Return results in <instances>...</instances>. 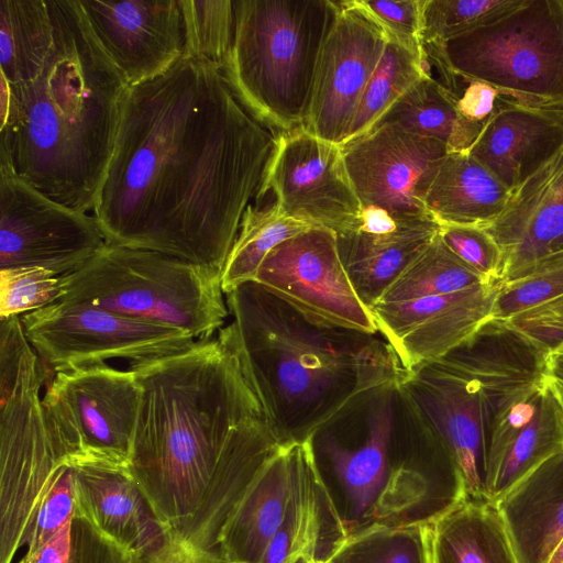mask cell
Returning <instances> with one entry per match:
<instances>
[{"mask_svg": "<svg viewBox=\"0 0 563 563\" xmlns=\"http://www.w3.org/2000/svg\"><path fill=\"white\" fill-rule=\"evenodd\" d=\"M183 563H225L217 556L200 553L191 549Z\"/></svg>", "mask_w": 563, "mask_h": 563, "instance_id": "obj_47", "label": "cell"}, {"mask_svg": "<svg viewBox=\"0 0 563 563\" xmlns=\"http://www.w3.org/2000/svg\"><path fill=\"white\" fill-rule=\"evenodd\" d=\"M341 148L362 209L407 223L435 221L424 201L450 153L443 142L385 123Z\"/></svg>", "mask_w": 563, "mask_h": 563, "instance_id": "obj_15", "label": "cell"}, {"mask_svg": "<svg viewBox=\"0 0 563 563\" xmlns=\"http://www.w3.org/2000/svg\"><path fill=\"white\" fill-rule=\"evenodd\" d=\"M184 55L224 68L234 36V1L179 0Z\"/></svg>", "mask_w": 563, "mask_h": 563, "instance_id": "obj_38", "label": "cell"}, {"mask_svg": "<svg viewBox=\"0 0 563 563\" xmlns=\"http://www.w3.org/2000/svg\"><path fill=\"white\" fill-rule=\"evenodd\" d=\"M44 364L19 316L0 319V563L27 544L38 507L63 463L42 406Z\"/></svg>", "mask_w": 563, "mask_h": 563, "instance_id": "obj_9", "label": "cell"}, {"mask_svg": "<svg viewBox=\"0 0 563 563\" xmlns=\"http://www.w3.org/2000/svg\"><path fill=\"white\" fill-rule=\"evenodd\" d=\"M135 554L98 530L86 517L73 519L45 545L26 552L19 563H142Z\"/></svg>", "mask_w": 563, "mask_h": 563, "instance_id": "obj_37", "label": "cell"}, {"mask_svg": "<svg viewBox=\"0 0 563 563\" xmlns=\"http://www.w3.org/2000/svg\"><path fill=\"white\" fill-rule=\"evenodd\" d=\"M430 563H520L495 504L465 499L428 523Z\"/></svg>", "mask_w": 563, "mask_h": 563, "instance_id": "obj_30", "label": "cell"}, {"mask_svg": "<svg viewBox=\"0 0 563 563\" xmlns=\"http://www.w3.org/2000/svg\"><path fill=\"white\" fill-rule=\"evenodd\" d=\"M353 413L351 431L333 422L311 438L347 538L377 527L428 525L466 499L460 472L412 418L399 383L373 390Z\"/></svg>", "mask_w": 563, "mask_h": 563, "instance_id": "obj_5", "label": "cell"}, {"mask_svg": "<svg viewBox=\"0 0 563 563\" xmlns=\"http://www.w3.org/2000/svg\"><path fill=\"white\" fill-rule=\"evenodd\" d=\"M58 301L84 303L212 339L229 317L221 273L161 252L106 244L62 275Z\"/></svg>", "mask_w": 563, "mask_h": 563, "instance_id": "obj_8", "label": "cell"}, {"mask_svg": "<svg viewBox=\"0 0 563 563\" xmlns=\"http://www.w3.org/2000/svg\"><path fill=\"white\" fill-rule=\"evenodd\" d=\"M542 365L504 397L489 423L485 486L493 504L563 453V410Z\"/></svg>", "mask_w": 563, "mask_h": 563, "instance_id": "obj_18", "label": "cell"}, {"mask_svg": "<svg viewBox=\"0 0 563 563\" xmlns=\"http://www.w3.org/2000/svg\"><path fill=\"white\" fill-rule=\"evenodd\" d=\"M268 190L285 216L336 235L352 231L362 213L341 146L305 128L278 134Z\"/></svg>", "mask_w": 563, "mask_h": 563, "instance_id": "obj_16", "label": "cell"}, {"mask_svg": "<svg viewBox=\"0 0 563 563\" xmlns=\"http://www.w3.org/2000/svg\"><path fill=\"white\" fill-rule=\"evenodd\" d=\"M191 548L174 534L158 551L143 554L142 563H183Z\"/></svg>", "mask_w": 563, "mask_h": 563, "instance_id": "obj_46", "label": "cell"}, {"mask_svg": "<svg viewBox=\"0 0 563 563\" xmlns=\"http://www.w3.org/2000/svg\"><path fill=\"white\" fill-rule=\"evenodd\" d=\"M490 322L545 356L563 344V263L501 284Z\"/></svg>", "mask_w": 563, "mask_h": 563, "instance_id": "obj_27", "label": "cell"}, {"mask_svg": "<svg viewBox=\"0 0 563 563\" xmlns=\"http://www.w3.org/2000/svg\"><path fill=\"white\" fill-rule=\"evenodd\" d=\"M54 41L49 0H0V71L7 84L35 77L49 57Z\"/></svg>", "mask_w": 563, "mask_h": 563, "instance_id": "obj_32", "label": "cell"}, {"mask_svg": "<svg viewBox=\"0 0 563 563\" xmlns=\"http://www.w3.org/2000/svg\"><path fill=\"white\" fill-rule=\"evenodd\" d=\"M391 41L427 62L421 40L423 0H356Z\"/></svg>", "mask_w": 563, "mask_h": 563, "instance_id": "obj_41", "label": "cell"}, {"mask_svg": "<svg viewBox=\"0 0 563 563\" xmlns=\"http://www.w3.org/2000/svg\"><path fill=\"white\" fill-rule=\"evenodd\" d=\"M488 283L460 260L438 234L396 277L377 302L446 295ZM375 305V303H374Z\"/></svg>", "mask_w": 563, "mask_h": 563, "instance_id": "obj_34", "label": "cell"}, {"mask_svg": "<svg viewBox=\"0 0 563 563\" xmlns=\"http://www.w3.org/2000/svg\"><path fill=\"white\" fill-rule=\"evenodd\" d=\"M74 468L63 465L48 486L35 518L26 552L48 543L75 516Z\"/></svg>", "mask_w": 563, "mask_h": 563, "instance_id": "obj_43", "label": "cell"}, {"mask_svg": "<svg viewBox=\"0 0 563 563\" xmlns=\"http://www.w3.org/2000/svg\"><path fill=\"white\" fill-rule=\"evenodd\" d=\"M329 563H430L428 525L377 527L354 534Z\"/></svg>", "mask_w": 563, "mask_h": 563, "instance_id": "obj_36", "label": "cell"}, {"mask_svg": "<svg viewBox=\"0 0 563 563\" xmlns=\"http://www.w3.org/2000/svg\"><path fill=\"white\" fill-rule=\"evenodd\" d=\"M547 563H563V540L553 551Z\"/></svg>", "mask_w": 563, "mask_h": 563, "instance_id": "obj_48", "label": "cell"}, {"mask_svg": "<svg viewBox=\"0 0 563 563\" xmlns=\"http://www.w3.org/2000/svg\"><path fill=\"white\" fill-rule=\"evenodd\" d=\"M499 92L492 86L472 80L467 81L457 98V110L468 121L484 125L494 113Z\"/></svg>", "mask_w": 563, "mask_h": 563, "instance_id": "obj_44", "label": "cell"}, {"mask_svg": "<svg viewBox=\"0 0 563 563\" xmlns=\"http://www.w3.org/2000/svg\"><path fill=\"white\" fill-rule=\"evenodd\" d=\"M495 505L520 563H547L563 540V453L518 482Z\"/></svg>", "mask_w": 563, "mask_h": 563, "instance_id": "obj_26", "label": "cell"}, {"mask_svg": "<svg viewBox=\"0 0 563 563\" xmlns=\"http://www.w3.org/2000/svg\"><path fill=\"white\" fill-rule=\"evenodd\" d=\"M107 241L93 216L60 205L0 167V269L74 273Z\"/></svg>", "mask_w": 563, "mask_h": 563, "instance_id": "obj_14", "label": "cell"}, {"mask_svg": "<svg viewBox=\"0 0 563 563\" xmlns=\"http://www.w3.org/2000/svg\"><path fill=\"white\" fill-rule=\"evenodd\" d=\"M455 95L477 80L531 107H563V0H522L495 22L423 45Z\"/></svg>", "mask_w": 563, "mask_h": 563, "instance_id": "obj_10", "label": "cell"}, {"mask_svg": "<svg viewBox=\"0 0 563 563\" xmlns=\"http://www.w3.org/2000/svg\"><path fill=\"white\" fill-rule=\"evenodd\" d=\"M538 367V357L519 340L485 327L441 360L407 371L399 382L413 419L460 472L466 499L488 500L489 423L504 397Z\"/></svg>", "mask_w": 563, "mask_h": 563, "instance_id": "obj_6", "label": "cell"}, {"mask_svg": "<svg viewBox=\"0 0 563 563\" xmlns=\"http://www.w3.org/2000/svg\"><path fill=\"white\" fill-rule=\"evenodd\" d=\"M336 11L331 0L234 1V36L223 71L245 108L275 132L305 128Z\"/></svg>", "mask_w": 563, "mask_h": 563, "instance_id": "obj_7", "label": "cell"}, {"mask_svg": "<svg viewBox=\"0 0 563 563\" xmlns=\"http://www.w3.org/2000/svg\"><path fill=\"white\" fill-rule=\"evenodd\" d=\"M346 540L347 533L317 468L310 438L301 445L287 511L261 563H294L300 558L329 563Z\"/></svg>", "mask_w": 563, "mask_h": 563, "instance_id": "obj_24", "label": "cell"}, {"mask_svg": "<svg viewBox=\"0 0 563 563\" xmlns=\"http://www.w3.org/2000/svg\"><path fill=\"white\" fill-rule=\"evenodd\" d=\"M542 369L563 410V344L544 356Z\"/></svg>", "mask_w": 563, "mask_h": 563, "instance_id": "obj_45", "label": "cell"}, {"mask_svg": "<svg viewBox=\"0 0 563 563\" xmlns=\"http://www.w3.org/2000/svg\"><path fill=\"white\" fill-rule=\"evenodd\" d=\"M254 283L319 323L378 333L341 261L336 234L311 227L274 247Z\"/></svg>", "mask_w": 563, "mask_h": 563, "instance_id": "obj_13", "label": "cell"}, {"mask_svg": "<svg viewBox=\"0 0 563 563\" xmlns=\"http://www.w3.org/2000/svg\"><path fill=\"white\" fill-rule=\"evenodd\" d=\"M507 188L468 152H451L426 196V207L439 224L487 228L510 197Z\"/></svg>", "mask_w": 563, "mask_h": 563, "instance_id": "obj_28", "label": "cell"}, {"mask_svg": "<svg viewBox=\"0 0 563 563\" xmlns=\"http://www.w3.org/2000/svg\"><path fill=\"white\" fill-rule=\"evenodd\" d=\"M336 5L320 52L305 129L341 146L388 38L356 0L336 1Z\"/></svg>", "mask_w": 563, "mask_h": 563, "instance_id": "obj_17", "label": "cell"}, {"mask_svg": "<svg viewBox=\"0 0 563 563\" xmlns=\"http://www.w3.org/2000/svg\"><path fill=\"white\" fill-rule=\"evenodd\" d=\"M74 468L76 511L135 554L164 548L174 533L161 520L126 465L80 461Z\"/></svg>", "mask_w": 563, "mask_h": 563, "instance_id": "obj_22", "label": "cell"}, {"mask_svg": "<svg viewBox=\"0 0 563 563\" xmlns=\"http://www.w3.org/2000/svg\"><path fill=\"white\" fill-rule=\"evenodd\" d=\"M501 283L401 302H376L369 310L378 333L406 371L437 362L490 322Z\"/></svg>", "mask_w": 563, "mask_h": 563, "instance_id": "obj_19", "label": "cell"}, {"mask_svg": "<svg viewBox=\"0 0 563 563\" xmlns=\"http://www.w3.org/2000/svg\"><path fill=\"white\" fill-rule=\"evenodd\" d=\"M20 318L27 341L55 373L111 360L129 364L156 360L196 342L178 329L68 301H56Z\"/></svg>", "mask_w": 563, "mask_h": 563, "instance_id": "obj_12", "label": "cell"}, {"mask_svg": "<svg viewBox=\"0 0 563 563\" xmlns=\"http://www.w3.org/2000/svg\"><path fill=\"white\" fill-rule=\"evenodd\" d=\"M129 368L141 400L126 468L179 537L221 461L277 434L236 357L217 338Z\"/></svg>", "mask_w": 563, "mask_h": 563, "instance_id": "obj_3", "label": "cell"}, {"mask_svg": "<svg viewBox=\"0 0 563 563\" xmlns=\"http://www.w3.org/2000/svg\"><path fill=\"white\" fill-rule=\"evenodd\" d=\"M60 276L36 266L0 269V319L21 317L59 300Z\"/></svg>", "mask_w": 563, "mask_h": 563, "instance_id": "obj_40", "label": "cell"}, {"mask_svg": "<svg viewBox=\"0 0 563 563\" xmlns=\"http://www.w3.org/2000/svg\"><path fill=\"white\" fill-rule=\"evenodd\" d=\"M457 98L441 81L427 74L374 126L391 123L411 133L443 142L450 153L468 152L484 125L468 121L460 114Z\"/></svg>", "mask_w": 563, "mask_h": 563, "instance_id": "obj_31", "label": "cell"}, {"mask_svg": "<svg viewBox=\"0 0 563 563\" xmlns=\"http://www.w3.org/2000/svg\"><path fill=\"white\" fill-rule=\"evenodd\" d=\"M563 147V107H531L500 96L468 153L510 190Z\"/></svg>", "mask_w": 563, "mask_h": 563, "instance_id": "obj_23", "label": "cell"}, {"mask_svg": "<svg viewBox=\"0 0 563 563\" xmlns=\"http://www.w3.org/2000/svg\"><path fill=\"white\" fill-rule=\"evenodd\" d=\"M485 230L504 254L501 284L563 263V147L511 190Z\"/></svg>", "mask_w": 563, "mask_h": 563, "instance_id": "obj_21", "label": "cell"}, {"mask_svg": "<svg viewBox=\"0 0 563 563\" xmlns=\"http://www.w3.org/2000/svg\"><path fill=\"white\" fill-rule=\"evenodd\" d=\"M95 38L129 87L152 80L184 55L179 0H77Z\"/></svg>", "mask_w": 563, "mask_h": 563, "instance_id": "obj_20", "label": "cell"}, {"mask_svg": "<svg viewBox=\"0 0 563 563\" xmlns=\"http://www.w3.org/2000/svg\"><path fill=\"white\" fill-rule=\"evenodd\" d=\"M302 442L282 444L249 486L220 534V560L262 562L287 511Z\"/></svg>", "mask_w": 563, "mask_h": 563, "instance_id": "obj_25", "label": "cell"}, {"mask_svg": "<svg viewBox=\"0 0 563 563\" xmlns=\"http://www.w3.org/2000/svg\"><path fill=\"white\" fill-rule=\"evenodd\" d=\"M439 229L438 222H431L386 233L352 231L336 235L344 268L368 308L426 249Z\"/></svg>", "mask_w": 563, "mask_h": 563, "instance_id": "obj_29", "label": "cell"}, {"mask_svg": "<svg viewBox=\"0 0 563 563\" xmlns=\"http://www.w3.org/2000/svg\"><path fill=\"white\" fill-rule=\"evenodd\" d=\"M55 41L32 79H1L0 167L49 199L92 211L117 137L128 84L77 0H49Z\"/></svg>", "mask_w": 563, "mask_h": 563, "instance_id": "obj_2", "label": "cell"}, {"mask_svg": "<svg viewBox=\"0 0 563 563\" xmlns=\"http://www.w3.org/2000/svg\"><path fill=\"white\" fill-rule=\"evenodd\" d=\"M309 228L285 216L275 201L265 207L251 203L221 273L223 292L254 282L258 267L274 247Z\"/></svg>", "mask_w": 563, "mask_h": 563, "instance_id": "obj_33", "label": "cell"}, {"mask_svg": "<svg viewBox=\"0 0 563 563\" xmlns=\"http://www.w3.org/2000/svg\"><path fill=\"white\" fill-rule=\"evenodd\" d=\"M140 400L141 385L129 367L102 364L55 373L42 406L62 462L128 465Z\"/></svg>", "mask_w": 563, "mask_h": 563, "instance_id": "obj_11", "label": "cell"}, {"mask_svg": "<svg viewBox=\"0 0 563 563\" xmlns=\"http://www.w3.org/2000/svg\"><path fill=\"white\" fill-rule=\"evenodd\" d=\"M521 2L522 0H423L422 44L442 43L495 22Z\"/></svg>", "mask_w": 563, "mask_h": 563, "instance_id": "obj_39", "label": "cell"}, {"mask_svg": "<svg viewBox=\"0 0 563 563\" xmlns=\"http://www.w3.org/2000/svg\"><path fill=\"white\" fill-rule=\"evenodd\" d=\"M294 563H314V562L303 559V558H300V559L296 560Z\"/></svg>", "mask_w": 563, "mask_h": 563, "instance_id": "obj_49", "label": "cell"}, {"mask_svg": "<svg viewBox=\"0 0 563 563\" xmlns=\"http://www.w3.org/2000/svg\"><path fill=\"white\" fill-rule=\"evenodd\" d=\"M426 63L402 46L388 41L342 145L366 134L413 84L430 74Z\"/></svg>", "mask_w": 563, "mask_h": 563, "instance_id": "obj_35", "label": "cell"}, {"mask_svg": "<svg viewBox=\"0 0 563 563\" xmlns=\"http://www.w3.org/2000/svg\"><path fill=\"white\" fill-rule=\"evenodd\" d=\"M278 134L203 59L183 56L129 87L91 211L107 243L222 273L247 207L266 194Z\"/></svg>", "mask_w": 563, "mask_h": 563, "instance_id": "obj_1", "label": "cell"}, {"mask_svg": "<svg viewBox=\"0 0 563 563\" xmlns=\"http://www.w3.org/2000/svg\"><path fill=\"white\" fill-rule=\"evenodd\" d=\"M225 295L217 339L238 360L280 444L302 442L407 371L379 334L328 325L251 282Z\"/></svg>", "mask_w": 563, "mask_h": 563, "instance_id": "obj_4", "label": "cell"}, {"mask_svg": "<svg viewBox=\"0 0 563 563\" xmlns=\"http://www.w3.org/2000/svg\"><path fill=\"white\" fill-rule=\"evenodd\" d=\"M446 246L488 283H500L504 254L495 239L481 227L440 224Z\"/></svg>", "mask_w": 563, "mask_h": 563, "instance_id": "obj_42", "label": "cell"}]
</instances>
